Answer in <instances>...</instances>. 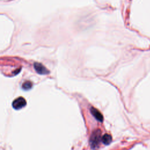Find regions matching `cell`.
<instances>
[{
    "mask_svg": "<svg viewBox=\"0 0 150 150\" xmlns=\"http://www.w3.org/2000/svg\"><path fill=\"white\" fill-rule=\"evenodd\" d=\"M102 141L101 131L100 130H96L93 132L90 137V144L93 148H97Z\"/></svg>",
    "mask_w": 150,
    "mask_h": 150,
    "instance_id": "cell-1",
    "label": "cell"
},
{
    "mask_svg": "<svg viewBox=\"0 0 150 150\" xmlns=\"http://www.w3.org/2000/svg\"><path fill=\"white\" fill-rule=\"evenodd\" d=\"M91 111V113L93 114V116L94 117V118L99 121H103V116L102 114V113L100 112L98 110H97L96 109L92 107L90 109Z\"/></svg>",
    "mask_w": 150,
    "mask_h": 150,
    "instance_id": "cell-4",
    "label": "cell"
},
{
    "mask_svg": "<svg viewBox=\"0 0 150 150\" xmlns=\"http://www.w3.org/2000/svg\"><path fill=\"white\" fill-rule=\"evenodd\" d=\"M27 105L25 99L22 97H20L14 100L13 103V107L15 110H20L24 107Z\"/></svg>",
    "mask_w": 150,
    "mask_h": 150,
    "instance_id": "cell-2",
    "label": "cell"
},
{
    "mask_svg": "<svg viewBox=\"0 0 150 150\" xmlns=\"http://www.w3.org/2000/svg\"><path fill=\"white\" fill-rule=\"evenodd\" d=\"M34 68L36 72L40 75H46L49 73L46 68L43 65L39 63H35L34 64Z\"/></svg>",
    "mask_w": 150,
    "mask_h": 150,
    "instance_id": "cell-3",
    "label": "cell"
},
{
    "mask_svg": "<svg viewBox=\"0 0 150 150\" xmlns=\"http://www.w3.org/2000/svg\"><path fill=\"white\" fill-rule=\"evenodd\" d=\"M112 140V137L110 134H106L102 137V141L106 145H109Z\"/></svg>",
    "mask_w": 150,
    "mask_h": 150,
    "instance_id": "cell-5",
    "label": "cell"
},
{
    "mask_svg": "<svg viewBox=\"0 0 150 150\" xmlns=\"http://www.w3.org/2000/svg\"><path fill=\"white\" fill-rule=\"evenodd\" d=\"M32 84L31 82H25L22 84V88L25 90H28L32 88Z\"/></svg>",
    "mask_w": 150,
    "mask_h": 150,
    "instance_id": "cell-6",
    "label": "cell"
}]
</instances>
